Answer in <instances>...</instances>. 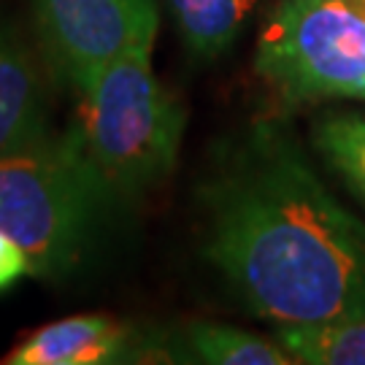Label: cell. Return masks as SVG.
Returning a JSON list of instances; mask_svg holds the SVG:
<instances>
[{
  "mask_svg": "<svg viewBox=\"0 0 365 365\" xmlns=\"http://www.w3.org/2000/svg\"><path fill=\"white\" fill-rule=\"evenodd\" d=\"M195 203L206 260L252 314L274 325L365 317V222L282 119L222 138Z\"/></svg>",
  "mask_w": 365,
  "mask_h": 365,
  "instance_id": "6da1fadb",
  "label": "cell"
},
{
  "mask_svg": "<svg viewBox=\"0 0 365 365\" xmlns=\"http://www.w3.org/2000/svg\"><path fill=\"white\" fill-rule=\"evenodd\" d=\"M128 200L95 168L76 130L0 157V233L30 257V274L66 279L108 244Z\"/></svg>",
  "mask_w": 365,
  "mask_h": 365,
  "instance_id": "7a4b0ae2",
  "label": "cell"
},
{
  "mask_svg": "<svg viewBox=\"0 0 365 365\" xmlns=\"http://www.w3.org/2000/svg\"><path fill=\"white\" fill-rule=\"evenodd\" d=\"M152 46L138 43L78 90L73 125L84 152L128 203L168 179L182 149L187 114L152 71Z\"/></svg>",
  "mask_w": 365,
  "mask_h": 365,
  "instance_id": "3957f363",
  "label": "cell"
},
{
  "mask_svg": "<svg viewBox=\"0 0 365 365\" xmlns=\"http://www.w3.org/2000/svg\"><path fill=\"white\" fill-rule=\"evenodd\" d=\"M255 71L289 106L365 101V0H276Z\"/></svg>",
  "mask_w": 365,
  "mask_h": 365,
  "instance_id": "277c9868",
  "label": "cell"
},
{
  "mask_svg": "<svg viewBox=\"0 0 365 365\" xmlns=\"http://www.w3.org/2000/svg\"><path fill=\"white\" fill-rule=\"evenodd\" d=\"M33 11L54 76L76 92L160 27L155 0H33Z\"/></svg>",
  "mask_w": 365,
  "mask_h": 365,
  "instance_id": "5b68a950",
  "label": "cell"
},
{
  "mask_svg": "<svg viewBox=\"0 0 365 365\" xmlns=\"http://www.w3.org/2000/svg\"><path fill=\"white\" fill-rule=\"evenodd\" d=\"M163 354L168 360L160 333H138L106 314L68 317L38 327L19 346H14L6 365H106L146 363Z\"/></svg>",
  "mask_w": 365,
  "mask_h": 365,
  "instance_id": "8992f818",
  "label": "cell"
},
{
  "mask_svg": "<svg viewBox=\"0 0 365 365\" xmlns=\"http://www.w3.org/2000/svg\"><path fill=\"white\" fill-rule=\"evenodd\" d=\"M49 95L33 52L0 14V157L49 144Z\"/></svg>",
  "mask_w": 365,
  "mask_h": 365,
  "instance_id": "52a82bcc",
  "label": "cell"
},
{
  "mask_svg": "<svg viewBox=\"0 0 365 365\" xmlns=\"http://www.w3.org/2000/svg\"><path fill=\"white\" fill-rule=\"evenodd\" d=\"M168 360L206 365H295L279 344L222 322H187L170 336L160 333Z\"/></svg>",
  "mask_w": 365,
  "mask_h": 365,
  "instance_id": "ba28073f",
  "label": "cell"
},
{
  "mask_svg": "<svg viewBox=\"0 0 365 365\" xmlns=\"http://www.w3.org/2000/svg\"><path fill=\"white\" fill-rule=\"evenodd\" d=\"M274 339L306 365H365V317L274 325Z\"/></svg>",
  "mask_w": 365,
  "mask_h": 365,
  "instance_id": "9c48e42d",
  "label": "cell"
},
{
  "mask_svg": "<svg viewBox=\"0 0 365 365\" xmlns=\"http://www.w3.org/2000/svg\"><path fill=\"white\" fill-rule=\"evenodd\" d=\"M187 49L197 60L225 54L247 25L257 0H168Z\"/></svg>",
  "mask_w": 365,
  "mask_h": 365,
  "instance_id": "30bf717a",
  "label": "cell"
},
{
  "mask_svg": "<svg viewBox=\"0 0 365 365\" xmlns=\"http://www.w3.org/2000/svg\"><path fill=\"white\" fill-rule=\"evenodd\" d=\"M312 141L365 206V111H327L314 122Z\"/></svg>",
  "mask_w": 365,
  "mask_h": 365,
  "instance_id": "8fae6325",
  "label": "cell"
},
{
  "mask_svg": "<svg viewBox=\"0 0 365 365\" xmlns=\"http://www.w3.org/2000/svg\"><path fill=\"white\" fill-rule=\"evenodd\" d=\"M25 274H30V257L11 235L0 233V292L11 289Z\"/></svg>",
  "mask_w": 365,
  "mask_h": 365,
  "instance_id": "7c38bea8",
  "label": "cell"
}]
</instances>
